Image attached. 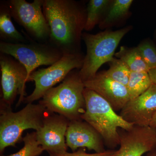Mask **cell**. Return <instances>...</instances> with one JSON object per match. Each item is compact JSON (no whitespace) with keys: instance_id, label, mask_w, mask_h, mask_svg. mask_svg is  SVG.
Listing matches in <instances>:
<instances>
[{"instance_id":"obj_1","label":"cell","mask_w":156,"mask_h":156,"mask_svg":"<svg viewBox=\"0 0 156 156\" xmlns=\"http://www.w3.org/2000/svg\"><path fill=\"white\" fill-rule=\"evenodd\" d=\"M43 11L50 27L51 45L63 54L80 53L87 9L73 0H43Z\"/></svg>"},{"instance_id":"obj_2","label":"cell","mask_w":156,"mask_h":156,"mask_svg":"<svg viewBox=\"0 0 156 156\" xmlns=\"http://www.w3.org/2000/svg\"><path fill=\"white\" fill-rule=\"evenodd\" d=\"M86 110L81 117L100 134L105 145L111 150L120 145L119 128L128 130L134 125L128 122L104 98L91 89L83 92Z\"/></svg>"},{"instance_id":"obj_3","label":"cell","mask_w":156,"mask_h":156,"mask_svg":"<svg viewBox=\"0 0 156 156\" xmlns=\"http://www.w3.org/2000/svg\"><path fill=\"white\" fill-rule=\"evenodd\" d=\"M77 70L71 72L61 83L47 91L39 101L49 112L61 115L69 121L81 119L86 110L85 85Z\"/></svg>"},{"instance_id":"obj_4","label":"cell","mask_w":156,"mask_h":156,"mask_svg":"<svg viewBox=\"0 0 156 156\" xmlns=\"http://www.w3.org/2000/svg\"><path fill=\"white\" fill-rule=\"evenodd\" d=\"M0 115V153L8 147H15L22 140L23 131L28 129L37 131L43 125L48 111L41 104L28 103L14 112L11 108L2 107Z\"/></svg>"},{"instance_id":"obj_5","label":"cell","mask_w":156,"mask_h":156,"mask_svg":"<svg viewBox=\"0 0 156 156\" xmlns=\"http://www.w3.org/2000/svg\"><path fill=\"white\" fill-rule=\"evenodd\" d=\"M132 29L131 26L119 30H106L95 34L83 33L82 39L87 47V54L79 74L83 82L95 76L101 66L111 61L120 41Z\"/></svg>"},{"instance_id":"obj_6","label":"cell","mask_w":156,"mask_h":156,"mask_svg":"<svg viewBox=\"0 0 156 156\" xmlns=\"http://www.w3.org/2000/svg\"><path fill=\"white\" fill-rule=\"evenodd\" d=\"M84 58L83 55L80 53H66L49 67L34 71L31 74L28 82H34L35 87L32 93L23 101L27 104L33 103L42 98L47 91L62 82L71 72L80 69Z\"/></svg>"},{"instance_id":"obj_7","label":"cell","mask_w":156,"mask_h":156,"mask_svg":"<svg viewBox=\"0 0 156 156\" xmlns=\"http://www.w3.org/2000/svg\"><path fill=\"white\" fill-rule=\"evenodd\" d=\"M1 53L9 55L25 67L27 82L31 74L41 66L51 65L58 61L63 53L52 45L41 43H12L1 41Z\"/></svg>"},{"instance_id":"obj_8","label":"cell","mask_w":156,"mask_h":156,"mask_svg":"<svg viewBox=\"0 0 156 156\" xmlns=\"http://www.w3.org/2000/svg\"><path fill=\"white\" fill-rule=\"evenodd\" d=\"M6 2L11 17L29 34L38 40L50 38V27L43 11V0H34L31 3L11 0Z\"/></svg>"},{"instance_id":"obj_9","label":"cell","mask_w":156,"mask_h":156,"mask_svg":"<svg viewBox=\"0 0 156 156\" xmlns=\"http://www.w3.org/2000/svg\"><path fill=\"white\" fill-rule=\"evenodd\" d=\"M0 68L2 98L1 106L11 108L17 95H20L17 104L24 100L27 73L23 65L14 57L1 53Z\"/></svg>"},{"instance_id":"obj_10","label":"cell","mask_w":156,"mask_h":156,"mask_svg":"<svg viewBox=\"0 0 156 156\" xmlns=\"http://www.w3.org/2000/svg\"><path fill=\"white\" fill-rule=\"evenodd\" d=\"M120 129V147L114 156H142L156 148V128L133 126Z\"/></svg>"},{"instance_id":"obj_11","label":"cell","mask_w":156,"mask_h":156,"mask_svg":"<svg viewBox=\"0 0 156 156\" xmlns=\"http://www.w3.org/2000/svg\"><path fill=\"white\" fill-rule=\"evenodd\" d=\"M70 121L61 115L50 113L45 117L41 128L36 131L37 139L48 153L67 151L66 134Z\"/></svg>"},{"instance_id":"obj_12","label":"cell","mask_w":156,"mask_h":156,"mask_svg":"<svg viewBox=\"0 0 156 156\" xmlns=\"http://www.w3.org/2000/svg\"><path fill=\"white\" fill-rule=\"evenodd\" d=\"M156 113V87L153 84L134 99L130 100L120 112L125 121L134 126H150Z\"/></svg>"},{"instance_id":"obj_13","label":"cell","mask_w":156,"mask_h":156,"mask_svg":"<svg viewBox=\"0 0 156 156\" xmlns=\"http://www.w3.org/2000/svg\"><path fill=\"white\" fill-rule=\"evenodd\" d=\"M84 83L85 88L100 95L116 112L121 111L130 100L127 87L109 78L104 71Z\"/></svg>"},{"instance_id":"obj_14","label":"cell","mask_w":156,"mask_h":156,"mask_svg":"<svg viewBox=\"0 0 156 156\" xmlns=\"http://www.w3.org/2000/svg\"><path fill=\"white\" fill-rule=\"evenodd\" d=\"M66 141L67 147L73 152L81 148H87L96 153L106 151L100 134L89 123L82 119L70 121L66 134Z\"/></svg>"},{"instance_id":"obj_15","label":"cell","mask_w":156,"mask_h":156,"mask_svg":"<svg viewBox=\"0 0 156 156\" xmlns=\"http://www.w3.org/2000/svg\"><path fill=\"white\" fill-rule=\"evenodd\" d=\"M132 0H112L108 9L98 26L101 29H109L119 25L131 16L130 9Z\"/></svg>"},{"instance_id":"obj_16","label":"cell","mask_w":156,"mask_h":156,"mask_svg":"<svg viewBox=\"0 0 156 156\" xmlns=\"http://www.w3.org/2000/svg\"><path fill=\"white\" fill-rule=\"evenodd\" d=\"M11 18L7 3H2L0 6V37L2 41L12 43H27L25 38L15 28Z\"/></svg>"},{"instance_id":"obj_17","label":"cell","mask_w":156,"mask_h":156,"mask_svg":"<svg viewBox=\"0 0 156 156\" xmlns=\"http://www.w3.org/2000/svg\"><path fill=\"white\" fill-rule=\"evenodd\" d=\"M115 56L123 61L131 72H148L150 70L143 59L137 47L121 46L119 50L115 53Z\"/></svg>"},{"instance_id":"obj_18","label":"cell","mask_w":156,"mask_h":156,"mask_svg":"<svg viewBox=\"0 0 156 156\" xmlns=\"http://www.w3.org/2000/svg\"><path fill=\"white\" fill-rule=\"evenodd\" d=\"M112 0H90L87 8V20L84 30H92L95 26L99 25Z\"/></svg>"},{"instance_id":"obj_19","label":"cell","mask_w":156,"mask_h":156,"mask_svg":"<svg viewBox=\"0 0 156 156\" xmlns=\"http://www.w3.org/2000/svg\"><path fill=\"white\" fill-rule=\"evenodd\" d=\"M153 83L147 72H131L127 84L130 100L142 95L152 85Z\"/></svg>"},{"instance_id":"obj_20","label":"cell","mask_w":156,"mask_h":156,"mask_svg":"<svg viewBox=\"0 0 156 156\" xmlns=\"http://www.w3.org/2000/svg\"><path fill=\"white\" fill-rule=\"evenodd\" d=\"M109 68L104 71L109 78L127 87L131 71L123 61L119 58H114L108 62Z\"/></svg>"},{"instance_id":"obj_21","label":"cell","mask_w":156,"mask_h":156,"mask_svg":"<svg viewBox=\"0 0 156 156\" xmlns=\"http://www.w3.org/2000/svg\"><path fill=\"white\" fill-rule=\"evenodd\" d=\"M22 140L24 146L20 150L10 155L3 156H38L44 151L39 144L36 131L27 133Z\"/></svg>"},{"instance_id":"obj_22","label":"cell","mask_w":156,"mask_h":156,"mask_svg":"<svg viewBox=\"0 0 156 156\" xmlns=\"http://www.w3.org/2000/svg\"><path fill=\"white\" fill-rule=\"evenodd\" d=\"M137 48L150 69H156V46L154 41L149 38L145 39Z\"/></svg>"},{"instance_id":"obj_23","label":"cell","mask_w":156,"mask_h":156,"mask_svg":"<svg viewBox=\"0 0 156 156\" xmlns=\"http://www.w3.org/2000/svg\"><path fill=\"white\" fill-rule=\"evenodd\" d=\"M116 151L114 150H109L101 153L88 154L86 152V148H81L77 151L69 153L67 151L60 153H49L50 156H114Z\"/></svg>"},{"instance_id":"obj_24","label":"cell","mask_w":156,"mask_h":156,"mask_svg":"<svg viewBox=\"0 0 156 156\" xmlns=\"http://www.w3.org/2000/svg\"><path fill=\"white\" fill-rule=\"evenodd\" d=\"M148 73L153 84L156 87V69H151Z\"/></svg>"},{"instance_id":"obj_25","label":"cell","mask_w":156,"mask_h":156,"mask_svg":"<svg viewBox=\"0 0 156 156\" xmlns=\"http://www.w3.org/2000/svg\"><path fill=\"white\" fill-rule=\"evenodd\" d=\"M150 126L153 128H156V113L152 120Z\"/></svg>"},{"instance_id":"obj_26","label":"cell","mask_w":156,"mask_h":156,"mask_svg":"<svg viewBox=\"0 0 156 156\" xmlns=\"http://www.w3.org/2000/svg\"><path fill=\"white\" fill-rule=\"evenodd\" d=\"M145 156H156V148L146 154Z\"/></svg>"},{"instance_id":"obj_27","label":"cell","mask_w":156,"mask_h":156,"mask_svg":"<svg viewBox=\"0 0 156 156\" xmlns=\"http://www.w3.org/2000/svg\"><path fill=\"white\" fill-rule=\"evenodd\" d=\"M154 42L156 46V29L155 30L154 33Z\"/></svg>"}]
</instances>
